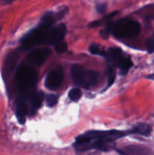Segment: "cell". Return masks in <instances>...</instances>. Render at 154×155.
<instances>
[{
	"label": "cell",
	"mask_w": 154,
	"mask_h": 155,
	"mask_svg": "<svg viewBox=\"0 0 154 155\" xmlns=\"http://www.w3.org/2000/svg\"><path fill=\"white\" fill-rule=\"evenodd\" d=\"M119 13V12H113V13L110 14L109 15H107V17H105V18H102V19L101 20H98V21H93V22L91 23V24L89 25V27H98V26H100L101 24H104V23H107L108 22V21L110 19H111L113 17H114L115 15H116V14Z\"/></svg>",
	"instance_id": "15"
},
{
	"label": "cell",
	"mask_w": 154,
	"mask_h": 155,
	"mask_svg": "<svg viewBox=\"0 0 154 155\" xmlns=\"http://www.w3.org/2000/svg\"><path fill=\"white\" fill-rule=\"evenodd\" d=\"M140 26L137 21L130 18H122L113 23L112 33L117 39L134 37L140 33Z\"/></svg>",
	"instance_id": "2"
},
{
	"label": "cell",
	"mask_w": 154,
	"mask_h": 155,
	"mask_svg": "<svg viewBox=\"0 0 154 155\" xmlns=\"http://www.w3.org/2000/svg\"><path fill=\"white\" fill-rule=\"evenodd\" d=\"M115 78H116V71H115L113 67L110 66L108 68V80H107V85L106 89H107L113 84Z\"/></svg>",
	"instance_id": "17"
},
{
	"label": "cell",
	"mask_w": 154,
	"mask_h": 155,
	"mask_svg": "<svg viewBox=\"0 0 154 155\" xmlns=\"http://www.w3.org/2000/svg\"><path fill=\"white\" fill-rule=\"evenodd\" d=\"M28 114V107L26 104L25 100L23 98H19L16 104V116L20 124H24L26 118Z\"/></svg>",
	"instance_id": "9"
},
{
	"label": "cell",
	"mask_w": 154,
	"mask_h": 155,
	"mask_svg": "<svg viewBox=\"0 0 154 155\" xmlns=\"http://www.w3.org/2000/svg\"><path fill=\"white\" fill-rule=\"evenodd\" d=\"M147 51L149 53L154 52V34L147 42Z\"/></svg>",
	"instance_id": "21"
},
{
	"label": "cell",
	"mask_w": 154,
	"mask_h": 155,
	"mask_svg": "<svg viewBox=\"0 0 154 155\" xmlns=\"http://www.w3.org/2000/svg\"><path fill=\"white\" fill-rule=\"evenodd\" d=\"M18 60V53L16 51H12L8 54L7 58H5L4 63V68H3V74L5 77L8 76L16 66L17 61Z\"/></svg>",
	"instance_id": "10"
},
{
	"label": "cell",
	"mask_w": 154,
	"mask_h": 155,
	"mask_svg": "<svg viewBox=\"0 0 154 155\" xmlns=\"http://www.w3.org/2000/svg\"><path fill=\"white\" fill-rule=\"evenodd\" d=\"M109 60L113 62L115 66L119 68L121 74L125 75L127 74L128 70L132 67V61L127 54L124 53L119 48H110L107 51V56Z\"/></svg>",
	"instance_id": "5"
},
{
	"label": "cell",
	"mask_w": 154,
	"mask_h": 155,
	"mask_svg": "<svg viewBox=\"0 0 154 155\" xmlns=\"http://www.w3.org/2000/svg\"><path fill=\"white\" fill-rule=\"evenodd\" d=\"M152 77H154V74H153V75H152Z\"/></svg>",
	"instance_id": "24"
},
{
	"label": "cell",
	"mask_w": 154,
	"mask_h": 155,
	"mask_svg": "<svg viewBox=\"0 0 154 155\" xmlns=\"http://www.w3.org/2000/svg\"><path fill=\"white\" fill-rule=\"evenodd\" d=\"M128 131L129 134H137L140 136H148L151 133L152 127L149 124H138Z\"/></svg>",
	"instance_id": "11"
},
{
	"label": "cell",
	"mask_w": 154,
	"mask_h": 155,
	"mask_svg": "<svg viewBox=\"0 0 154 155\" xmlns=\"http://www.w3.org/2000/svg\"><path fill=\"white\" fill-rule=\"evenodd\" d=\"M43 101V94L42 92H35L30 98V106H31L32 113L36 112L42 105Z\"/></svg>",
	"instance_id": "13"
},
{
	"label": "cell",
	"mask_w": 154,
	"mask_h": 155,
	"mask_svg": "<svg viewBox=\"0 0 154 155\" xmlns=\"http://www.w3.org/2000/svg\"><path fill=\"white\" fill-rule=\"evenodd\" d=\"M68 96H69V99L72 100V101H77L82 97V91L78 88H74L69 91V93H68Z\"/></svg>",
	"instance_id": "16"
},
{
	"label": "cell",
	"mask_w": 154,
	"mask_h": 155,
	"mask_svg": "<svg viewBox=\"0 0 154 155\" xmlns=\"http://www.w3.org/2000/svg\"><path fill=\"white\" fill-rule=\"evenodd\" d=\"M128 131L123 132L119 130L110 131H88L80 135L75 139L74 146L77 151H84L90 148H98L101 151H107L108 145L113 143L117 139L128 135Z\"/></svg>",
	"instance_id": "1"
},
{
	"label": "cell",
	"mask_w": 154,
	"mask_h": 155,
	"mask_svg": "<svg viewBox=\"0 0 154 155\" xmlns=\"http://www.w3.org/2000/svg\"><path fill=\"white\" fill-rule=\"evenodd\" d=\"M112 26H113V22H107L105 28L103 29L101 31V36L104 39H107L109 37V35L112 33Z\"/></svg>",
	"instance_id": "18"
},
{
	"label": "cell",
	"mask_w": 154,
	"mask_h": 155,
	"mask_svg": "<svg viewBox=\"0 0 154 155\" xmlns=\"http://www.w3.org/2000/svg\"><path fill=\"white\" fill-rule=\"evenodd\" d=\"M89 51L92 54H95V55L102 56L105 58H107V51H106L102 47H101L98 44H91L89 47Z\"/></svg>",
	"instance_id": "14"
},
{
	"label": "cell",
	"mask_w": 154,
	"mask_h": 155,
	"mask_svg": "<svg viewBox=\"0 0 154 155\" xmlns=\"http://www.w3.org/2000/svg\"><path fill=\"white\" fill-rule=\"evenodd\" d=\"M105 9H106V6L103 5H101L97 7V10H98L100 13H103V12H105Z\"/></svg>",
	"instance_id": "22"
},
{
	"label": "cell",
	"mask_w": 154,
	"mask_h": 155,
	"mask_svg": "<svg viewBox=\"0 0 154 155\" xmlns=\"http://www.w3.org/2000/svg\"><path fill=\"white\" fill-rule=\"evenodd\" d=\"M57 101H58V96L57 95H54V94H50L46 98L47 105L48 107H54L57 103Z\"/></svg>",
	"instance_id": "19"
},
{
	"label": "cell",
	"mask_w": 154,
	"mask_h": 155,
	"mask_svg": "<svg viewBox=\"0 0 154 155\" xmlns=\"http://www.w3.org/2000/svg\"><path fill=\"white\" fill-rule=\"evenodd\" d=\"M51 53L48 48H41L32 51L27 56V59L33 64L42 65Z\"/></svg>",
	"instance_id": "8"
},
{
	"label": "cell",
	"mask_w": 154,
	"mask_h": 155,
	"mask_svg": "<svg viewBox=\"0 0 154 155\" xmlns=\"http://www.w3.org/2000/svg\"><path fill=\"white\" fill-rule=\"evenodd\" d=\"M37 73L34 68L27 64H21L17 69L16 80L23 89H30L37 82Z\"/></svg>",
	"instance_id": "4"
},
{
	"label": "cell",
	"mask_w": 154,
	"mask_h": 155,
	"mask_svg": "<svg viewBox=\"0 0 154 155\" xmlns=\"http://www.w3.org/2000/svg\"><path fill=\"white\" fill-rule=\"evenodd\" d=\"M66 31V26L63 24L55 27H51L42 35L41 45H55L58 42L63 40Z\"/></svg>",
	"instance_id": "6"
},
{
	"label": "cell",
	"mask_w": 154,
	"mask_h": 155,
	"mask_svg": "<svg viewBox=\"0 0 154 155\" xmlns=\"http://www.w3.org/2000/svg\"><path fill=\"white\" fill-rule=\"evenodd\" d=\"M66 48H67V44H66V42H63V41H60V42L55 44V51L57 53L61 54V53L64 52L66 51Z\"/></svg>",
	"instance_id": "20"
},
{
	"label": "cell",
	"mask_w": 154,
	"mask_h": 155,
	"mask_svg": "<svg viewBox=\"0 0 154 155\" xmlns=\"http://www.w3.org/2000/svg\"><path fill=\"white\" fill-rule=\"evenodd\" d=\"M124 151H120L122 154H152V151L148 148L140 146H128L124 148Z\"/></svg>",
	"instance_id": "12"
},
{
	"label": "cell",
	"mask_w": 154,
	"mask_h": 155,
	"mask_svg": "<svg viewBox=\"0 0 154 155\" xmlns=\"http://www.w3.org/2000/svg\"><path fill=\"white\" fill-rule=\"evenodd\" d=\"M0 33H1V28H0Z\"/></svg>",
	"instance_id": "23"
},
{
	"label": "cell",
	"mask_w": 154,
	"mask_h": 155,
	"mask_svg": "<svg viewBox=\"0 0 154 155\" xmlns=\"http://www.w3.org/2000/svg\"><path fill=\"white\" fill-rule=\"evenodd\" d=\"M71 74L74 83L85 89L96 86L99 80L98 73L85 69L79 64L72 65Z\"/></svg>",
	"instance_id": "3"
},
{
	"label": "cell",
	"mask_w": 154,
	"mask_h": 155,
	"mask_svg": "<svg viewBox=\"0 0 154 155\" xmlns=\"http://www.w3.org/2000/svg\"><path fill=\"white\" fill-rule=\"evenodd\" d=\"M63 69L61 66H57L51 70L47 75L45 86L50 90H54L61 85L63 80Z\"/></svg>",
	"instance_id": "7"
}]
</instances>
